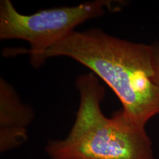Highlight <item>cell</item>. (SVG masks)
<instances>
[{"label":"cell","mask_w":159,"mask_h":159,"mask_svg":"<svg viewBox=\"0 0 159 159\" xmlns=\"http://www.w3.org/2000/svg\"><path fill=\"white\" fill-rule=\"evenodd\" d=\"M85 66L113 90L125 117L144 127L159 113V87L154 81L151 45L121 40L99 29L73 31L45 53Z\"/></svg>","instance_id":"obj_1"},{"label":"cell","mask_w":159,"mask_h":159,"mask_svg":"<svg viewBox=\"0 0 159 159\" xmlns=\"http://www.w3.org/2000/svg\"><path fill=\"white\" fill-rule=\"evenodd\" d=\"M80 102L68 136L49 140L46 151L51 159H154L144 127L127 119L122 111L106 117L100 108L104 88L95 74L77 80Z\"/></svg>","instance_id":"obj_2"},{"label":"cell","mask_w":159,"mask_h":159,"mask_svg":"<svg viewBox=\"0 0 159 159\" xmlns=\"http://www.w3.org/2000/svg\"><path fill=\"white\" fill-rule=\"evenodd\" d=\"M152 50V65L154 71V81L159 87V43L151 45Z\"/></svg>","instance_id":"obj_5"},{"label":"cell","mask_w":159,"mask_h":159,"mask_svg":"<svg viewBox=\"0 0 159 159\" xmlns=\"http://www.w3.org/2000/svg\"><path fill=\"white\" fill-rule=\"evenodd\" d=\"M110 1H94L74 7L46 9L31 15L19 13L10 0L0 2V39L27 41L30 48L12 50L17 54H29L35 68L46 60L45 53L58 41L74 31L80 24L100 16L105 7H112Z\"/></svg>","instance_id":"obj_3"},{"label":"cell","mask_w":159,"mask_h":159,"mask_svg":"<svg viewBox=\"0 0 159 159\" xmlns=\"http://www.w3.org/2000/svg\"><path fill=\"white\" fill-rule=\"evenodd\" d=\"M31 108L21 102L14 88L0 79V149L18 147L27 139V128L33 118Z\"/></svg>","instance_id":"obj_4"}]
</instances>
